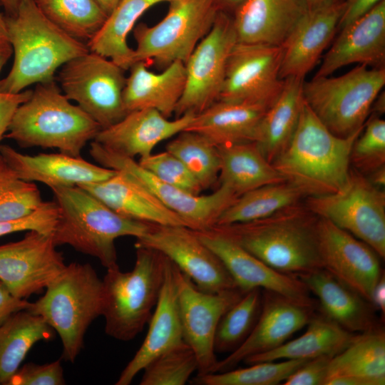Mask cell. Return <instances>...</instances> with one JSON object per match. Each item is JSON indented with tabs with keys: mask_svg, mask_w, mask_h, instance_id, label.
I'll list each match as a JSON object with an SVG mask.
<instances>
[{
	"mask_svg": "<svg viewBox=\"0 0 385 385\" xmlns=\"http://www.w3.org/2000/svg\"><path fill=\"white\" fill-rule=\"evenodd\" d=\"M318 222L299 202L265 218L215 226L268 266L296 277L322 268Z\"/></svg>",
	"mask_w": 385,
	"mask_h": 385,
	"instance_id": "1",
	"label": "cell"
},
{
	"mask_svg": "<svg viewBox=\"0 0 385 385\" xmlns=\"http://www.w3.org/2000/svg\"><path fill=\"white\" fill-rule=\"evenodd\" d=\"M363 128L348 137L337 136L304 101L292 140L272 164L305 197L336 192L347 181L351 148Z\"/></svg>",
	"mask_w": 385,
	"mask_h": 385,
	"instance_id": "2",
	"label": "cell"
},
{
	"mask_svg": "<svg viewBox=\"0 0 385 385\" xmlns=\"http://www.w3.org/2000/svg\"><path fill=\"white\" fill-rule=\"evenodd\" d=\"M4 16L14 61L0 80L1 92L16 93L32 84L55 81L58 68L89 51L86 43L49 21L33 0H20L15 14Z\"/></svg>",
	"mask_w": 385,
	"mask_h": 385,
	"instance_id": "3",
	"label": "cell"
},
{
	"mask_svg": "<svg viewBox=\"0 0 385 385\" xmlns=\"http://www.w3.org/2000/svg\"><path fill=\"white\" fill-rule=\"evenodd\" d=\"M59 215L52 232L55 245H67L97 258L108 269L119 267L116 239L144 236L153 224L123 217L80 186L51 190Z\"/></svg>",
	"mask_w": 385,
	"mask_h": 385,
	"instance_id": "4",
	"label": "cell"
},
{
	"mask_svg": "<svg viewBox=\"0 0 385 385\" xmlns=\"http://www.w3.org/2000/svg\"><path fill=\"white\" fill-rule=\"evenodd\" d=\"M101 129L53 81L36 84L30 98L17 108L4 138L24 148H55L78 157Z\"/></svg>",
	"mask_w": 385,
	"mask_h": 385,
	"instance_id": "5",
	"label": "cell"
},
{
	"mask_svg": "<svg viewBox=\"0 0 385 385\" xmlns=\"http://www.w3.org/2000/svg\"><path fill=\"white\" fill-rule=\"evenodd\" d=\"M130 272L108 269L103 280L101 316L105 332L117 340L133 339L148 323L164 282L166 257L153 249L135 246Z\"/></svg>",
	"mask_w": 385,
	"mask_h": 385,
	"instance_id": "6",
	"label": "cell"
},
{
	"mask_svg": "<svg viewBox=\"0 0 385 385\" xmlns=\"http://www.w3.org/2000/svg\"><path fill=\"white\" fill-rule=\"evenodd\" d=\"M45 289L28 310L58 333L62 357L74 362L83 347L88 327L101 316L103 280L90 264L72 262Z\"/></svg>",
	"mask_w": 385,
	"mask_h": 385,
	"instance_id": "7",
	"label": "cell"
},
{
	"mask_svg": "<svg viewBox=\"0 0 385 385\" xmlns=\"http://www.w3.org/2000/svg\"><path fill=\"white\" fill-rule=\"evenodd\" d=\"M385 84V68L358 64L337 77L304 81L303 96L318 119L334 135L348 137L361 129Z\"/></svg>",
	"mask_w": 385,
	"mask_h": 385,
	"instance_id": "8",
	"label": "cell"
},
{
	"mask_svg": "<svg viewBox=\"0 0 385 385\" xmlns=\"http://www.w3.org/2000/svg\"><path fill=\"white\" fill-rule=\"evenodd\" d=\"M158 24H138L133 30L136 61L168 66L187 61L198 43L210 31L219 12L215 0H175Z\"/></svg>",
	"mask_w": 385,
	"mask_h": 385,
	"instance_id": "9",
	"label": "cell"
},
{
	"mask_svg": "<svg viewBox=\"0 0 385 385\" xmlns=\"http://www.w3.org/2000/svg\"><path fill=\"white\" fill-rule=\"evenodd\" d=\"M307 207L385 257V192L354 168L337 192L307 197Z\"/></svg>",
	"mask_w": 385,
	"mask_h": 385,
	"instance_id": "10",
	"label": "cell"
},
{
	"mask_svg": "<svg viewBox=\"0 0 385 385\" xmlns=\"http://www.w3.org/2000/svg\"><path fill=\"white\" fill-rule=\"evenodd\" d=\"M126 78L124 69L90 51L63 65L58 76L66 97L76 101L101 129L128 113L123 99Z\"/></svg>",
	"mask_w": 385,
	"mask_h": 385,
	"instance_id": "11",
	"label": "cell"
},
{
	"mask_svg": "<svg viewBox=\"0 0 385 385\" xmlns=\"http://www.w3.org/2000/svg\"><path fill=\"white\" fill-rule=\"evenodd\" d=\"M90 155L101 166L123 172L141 184L167 207L182 217L194 230L215 226L223 211L238 197L224 185L209 195H192L160 180L138 162L91 142Z\"/></svg>",
	"mask_w": 385,
	"mask_h": 385,
	"instance_id": "12",
	"label": "cell"
},
{
	"mask_svg": "<svg viewBox=\"0 0 385 385\" xmlns=\"http://www.w3.org/2000/svg\"><path fill=\"white\" fill-rule=\"evenodd\" d=\"M237 42L232 16L219 11L210 31L185 63L186 80L175 113L198 114L217 101L227 62Z\"/></svg>",
	"mask_w": 385,
	"mask_h": 385,
	"instance_id": "13",
	"label": "cell"
},
{
	"mask_svg": "<svg viewBox=\"0 0 385 385\" xmlns=\"http://www.w3.org/2000/svg\"><path fill=\"white\" fill-rule=\"evenodd\" d=\"M282 58V46L237 42L217 100L269 108L284 86L279 77Z\"/></svg>",
	"mask_w": 385,
	"mask_h": 385,
	"instance_id": "14",
	"label": "cell"
},
{
	"mask_svg": "<svg viewBox=\"0 0 385 385\" xmlns=\"http://www.w3.org/2000/svg\"><path fill=\"white\" fill-rule=\"evenodd\" d=\"M177 281L183 340L197 357V375L212 373L218 361L214 349L218 323L245 292L237 287L217 292H204L178 268Z\"/></svg>",
	"mask_w": 385,
	"mask_h": 385,
	"instance_id": "15",
	"label": "cell"
},
{
	"mask_svg": "<svg viewBox=\"0 0 385 385\" xmlns=\"http://www.w3.org/2000/svg\"><path fill=\"white\" fill-rule=\"evenodd\" d=\"M135 246L160 252L204 292L237 287L221 260L188 227L153 224Z\"/></svg>",
	"mask_w": 385,
	"mask_h": 385,
	"instance_id": "16",
	"label": "cell"
},
{
	"mask_svg": "<svg viewBox=\"0 0 385 385\" xmlns=\"http://www.w3.org/2000/svg\"><path fill=\"white\" fill-rule=\"evenodd\" d=\"M52 234L26 232L18 241L0 245V280L11 293L26 299L40 292L66 267Z\"/></svg>",
	"mask_w": 385,
	"mask_h": 385,
	"instance_id": "17",
	"label": "cell"
},
{
	"mask_svg": "<svg viewBox=\"0 0 385 385\" xmlns=\"http://www.w3.org/2000/svg\"><path fill=\"white\" fill-rule=\"evenodd\" d=\"M194 231L221 260L237 287L243 292L253 289L267 290L300 304L316 307L315 300L298 277L268 266L216 226Z\"/></svg>",
	"mask_w": 385,
	"mask_h": 385,
	"instance_id": "18",
	"label": "cell"
},
{
	"mask_svg": "<svg viewBox=\"0 0 385 385\" xmlns=\"http://www.w3.org/2000/svg\"><path fill=\"white\" fill-rule=\"evenodd\" d=\"M318 245L322 268L371 303L374 288L384 273L376 252L363 241L321 217Z\"/></svg>",
	"mask_w": 385,
	"mask_h": 385,
	"instance_id": "19",
	"label": "cell"
},
{
	"mask_svg": "<svg viewBox=\"0 0 385 385\" xmlns=\"http://www.w3.org/2000/svg\"><path fill=\"white\" fill-rule=\"evenodd\" d=\"M262 295L261 311L252 332L237 349L217 361L212 373L231 370L250 356L274 349L306 327L315 314L316 307L279 294L262 290Z\"/></svg>",
	"mask_w": 385,
	"mask_h": 385,
	"instance_id": "20",
	"label": "cell"
},
{
	"mask_svg": "<svg viewBox=\"0 0 385 385\" xmlns=\"http://www.w3.org/2000/svg\"><path fill=\"white\" fill-rule=\"evenodd\" d=\"M195 115L187 113L170 120L153 108L135 110L101 129L93 140L118 155L143 158L152 154L162 141L184 131Z\"/></svg>",
	"mask_w": 385,
	"mask_h": 385,
	"instance_id": "21",
	"label": "cell"
},
{
	"mask_svg": "<svg viewBox=\"0 0 385 385\" xmlns=\"http://www.w3.org/2000/svg\"><path fill=\"white\" fill-rule=\"evenodd\" d=\"M344 9L340 0L305 12L282 44L281 79L304 78L334 36Z\"/></svg>",
	"mask_w": 385,
	"mask_h": 385,
	"instance_id": "22",
	"label": "cell"
},
{
	"mask_svg": "<svg viewBox=\"0 0 385 385\" xmlns=\"http://www.w3.org/2000/svg\"><path fill=\"white\" fill-rule=\"evenodd\" d=\"M340 31L314 77L329 76L352 63L384 67L385 0Z\"/></svg>",
	"mask_w": 385,
	"mask_h": 385,
	"instance_id": "23",
	"label": "cell"
},
{
	"mask_svg": "<svg viewBox=\"0 0 385 385\" xmlns=\"http://www.w3.org/2000/svg\"><path fill=\"white\" fill-rule=\"evenodd\" d=\"M0 153L20 178L51 190L100 183L117 172L60 152L29 155L4 144L0 145Z\"/></svg>",
	"mask_w": 385,
	"mask_h": 385,
	"instance_id": "24",
	"label": "cell"
},
{
	"mask_svg": "<svg viewBox=\"0 0 385 385\" xmlns=\"http://www.w3.org/2000/svg\"><path fill=\"white\" fill-rule=\"evenodd\" d=\"M177 271L178 267L166 257L165 279L148 322V333L115 384L129 385L152 359L184 342L178 305Z\"/></svg>",
	"mask_w": 385,
	"mask_h": 385,
	"instance_id": "25",
	"label": "cell"
},
{
	"mask_svg": "<svg viewBox=\"0 0 385 385\" xmlns=\"http://www.w3.org/2000/svg\"><path fill=\"white\" fill-rule=\"evenodd\" d=\"M116 171L102 182L78 186L127 218L159 225L189 227L182 217L167 207L147 188L127 174Z\"/></svg>",
	"mask_w": 385,
	"mask_h": 385,
	"instance_id": "26",
	"label": "cell"
},
{
	"mask_svg": "<svg viewBox=\"0 0 385 385\" xmlns=\"http://www.w3.org/2000/svg\"><path fill=\"white\" fill-rule=\"evenodd\" d=\"M296 277L317 297L321 313L343 329L362 333L378 326L372 304L324 269Z\"/></svg>",
	"mask_w": 385,
	"mask_h": 385,
	"instance_id": "27",
	"label": "cell"
},
{
	"mask_svg": "<svg viewBox=\"0 0 385 385\" xmlns=\"http://www.w3.org/2000/svg\"><path fill=\"white\" fill-rule=\"evenodd\" d=\"M307 11L301 0H248L232 16L237 42L282 46Z\"/></svg>",
	"mask_w": 385,
	"mask_h": 385,
	"instance_id": "28",
	"label": "cell"
},
{
	"mask_svg": "<svg viewBox=\"0 0 385 385\" xmlns=\"http://www.w3.org/2000/svg\"><path fill=\"white\" fill-rule=\"evenodd\" d=\"M144 61H136L129 68L123 93L125 109L128 113L153 108L169 118L175 113L185 88V63L174 61L160 73L150 71Z\"/></svg>",
	"mask_w": 385,
	"mask_h": 385,
	"instance_id": "29",
	"label": "cell"
},
{
	"mask_svg": "<svg viewBox=\"0 0 385 385\" xmlns=\"http://www.w3.org/2000/svg\"><path fill=\"white\" fill-rule=\"evenodd\" d=\"M385 333L377 326L356 334L351 342L332 357L324 385H384Z\"/></svg>",
	"mask_w": 385,
	"mask_h": 385,
	"instance_id": "30",
	"label": "cell"
},
{
	"mask_svg": "<svg viewBox=\"0 0 385 385\" xmlns=\"http://www.w3.org/2000/svg\"><path fill=\"white\" fill-rule=\"evenodd\" d=\"M267 108L258 104L217 100L196 114L185 130L201 135L217 147L255 142Z\"/></svg>",
	"mask_w": 385,
	"mask_h": 385,
	"instance_id": "31",
	"label": "cell"
},
{
	"mask_svg": "<svg viewBox=\"0 0 385 385\" xmlns=\"http://www.w3.org/2000/svg\"><path fill=\"white\" fill-rule=\"evenodd\" d=\"M304 78H284L283 88L267 109L258 127L255 143L271 163L287 147L296 130L304 103Z\"/></svg>",
	"mask_w": 385,
	"mask_h": 385,
	"instance_id": "32",
	"label": "cell"
},
{
	"mask_svg": "<svg viewBox=\"0 0 385 385\" xmlns=\"http://www.w3.org/2000/svg\"><path fill=\"white\" fill-rule=\"evenodd\" d=\"M307 327L300 337L270 351L250 356L243 362L250 364L286 359L307 360L322 356L333 357L345 349L356 335L322 314H314Z\"/></svg>",
	"mask_w": 385,
	"mask_h": 385,
	"instance_id": "33",
	"label": "cell"
},
{
	"mask_svg": "<svg viewBox=\"0 0 385 385\" xmlns=\"http://www.w3.org/2000/svg\"><path fill=\"white\" fill-rule=\"evenodd\" d=\"M220 158L219 185L238 196L257 188L285 181L254 142L218 146Z\"/></svg>",
	"mask_w": 385,
	"mask_h": 385,
	"instance_id": "34",
	"label": "cell"
},
{
	"mask_svg": "<svg viewBox=\"0 0 385 385\" xmlns=\"http://www.w3.org/2000/svg\"><path fill=\"white\" fill-rule=\"evenodd\" d=\"M165 0H120L86 43L90 51L105 56L125 71L136 62L127 37L137 20L151 6Z\"/></svg>",
	"mask_w": 385,
	"mask_h": 385,
	"instance_id": "35",
	"label": "cell"
},
{
	"mask_svg": "<svg viewBox=\"0 0 385 385\" xmlns=\"http://www.w3.org/2000/svg\"><path fill=\"white\" fill-rule=\"evenodd\" d=\"M53 329L28 309L13 314L0 324V385H8L33 346L50 340Z\"/></svg>",
	"mask_w": 385,
	"mask_h": 385,
	"instance_id": "36",
	"label": "cell"
},
{
	"mask_svg": "<svg viewBox=\"0 0 385 385\" xmlns=\"http://www.w3.org/2000/svg\"><path fill=\"white\" fill-rule=\"evenodd\" d=\"M305 197L287 181L265 185L238 196L219 217L215 225H228L267 217Z\"/></svg>",
	"mask_w": 385,
	"mask_h": 385,
	"instance_id": "37",
	"label": "cell"
},
{
	"mask_svg": "<svg viewBox=\"0 0 385 385\" xmlns=\"http://www.w3.org/2000/svg\"><path fill=\"white\" fill-rule=\"evenodd\" d=\"M53 24L87 43L100 29L107 14L94 0H33Z\"/></svg>",
	"mask_w": 385,
	"mask_h": 385,
	"instance_id": "38",
	"label": "cell"
},
{
	"mask_svg": "<svg viewBox=\"0 0 385 385\" xmlns=\"http://www.w3.org/2000/svg\"><path fill=\"white\" fill-rule=\"evenodd\" d=\"M262 289L246 291L221 317L215 335V353H231L249 337L262 307Z\"/></svg>",
	"mask_w": 385,
	"mask_h": 385,
	"instance_id": "39",
	"label": "cell"
},
{
	"mask_svg": "<svg viewBox=\"0 0 385 385\" xmlns=\"http://www.w3.org/2000/svg\"><path fill=\"white\" fill-rule=\"evenodd\" d=\"M166 150L185 164L203 190L218 183L220 170L218 148L205 137L184 130L167 144Z\"/></svg>",
	"mask_w": 385,
	"mask_h": 385,
	"instance_id": "40",
	"label": "cell"
},
{
	"mask_svg": "<svg viewBox=\"0 0 385 385\" xmlns=\"http://www.w3.org/2000/svg\"><path fill=\"white\" fill-rule=\"evenodd\" d=\"M307 360L257 362L245 368L196 375L190 382L197 385H276L284 382Z\"/></svg>",
	"mask_w": 385,
	"mask_h": 385,
	"instance_id": "41",
	"label": "cell"
},
{
	"mask_svg": "<svg viewBox=\"0 0 385 385\" xmlns=\"http://www.w3.org/2000/svg\"><path fill=\"white\" fill-rule=\"evenodd\" d=\"M43 201L36 185L20 178L0 153V221L27 216Z\"/></svg>",
	"mask_w": 385,
	"mask_h": 385,
	"instance_id": "42",
	"label": "cell"
},
{
	"mask_svg": "<svg viewBox=\"0 0 385 385\" xmlns=\"http://www.w3.org/2000/svg\"><path fill=\"white\" fill-rule=\"evenodd\" d=\"M198 363L192 349L184 342L155 357L143 369L140 385H184Z\"/></svg>",
	"mask_w": 385,
	"mask_h": 385,
	"instance_id": "43",
	"label": "cell"
},
{
	"mask_svg": "<svg viewBox=\"0 0 385 385\" xmlns=\"http://www.w3.org/2000/svg\"><path fill=\"white\" fill-rule=\"evenodd\" d=\"M354 169L366 175L385 165V120L377 115L364 123L350 155Z\"/></svg>",
	"mask_w": 385,
	"mask_h": 385,
	"instance_id": "44",
	"label": "cell"
},
{
	"mask_svg": "<svg viewBox=\"0 0 385 385\" xmlns=\"http://www.w3.org/2000/svg\"><path fill=\"white\" fill-rule=\"evenodd\" d=\"M138 162L160 180L188 193L198 195L203 190L185 164L166 150L140 158Z\"/></svg>",
	"mask_w": 385,
	"mask_h": 385,
	"instance_id": "45",
	"label": "cell"
},
{
	"mask_svg": "<svg viewBox=\"0 0 385 385\" xmlns=\"http://www.w3.org/2000/svg\"><path fill=\"white\" fill-rule=\"evenodd\" d=\"M56 202L43 201L31 214L21 218L0 221V237L29 230L52 234L58 219Z\"/></svg>",
	"mask_w": 385,
	"mask_h": 385,
	"instance_id": "46",
	"label": "cell"
},
{
	"mask_svg": "<svg viewBox=\"0 0 385 385\" xmlns=\"http://www.w3.org/2000/svg\"><path fill=\"white\" fill-rule=\"evenodd\" d=\"M66 381L61 366V359L37 364L27 363L11 376L8 385H63Z\"/></svg>",
	"mask_w": 385,
	"mask_h": 385,
	"instance_id": "47",
	"label": "cell"
},
{
	"mask_svg": "<svg viewBox=\"0 0 385 385\" xmlns=\"http://www.w3.org/2000/svg\"><path fill=\"white\" fill-rule=\"evenodd\" d=\"M332 357L311 359L295 370L282 383L284 385H324Z\"/></svg>",
	"mask_w": 385,
	"mask_h": 385,
	"instance_id": "48",
	"label": "cell"
},
{
	"mask_svg": "<svg viewBox=\"0 0 385 385\" xmlns=\"http://www.w3.org/2000/svg\"><path fill=\"white\" fill-rule=\"evenodd\" d=\"M32 90L16 93L0 91V143L7 133L19 106L31 96Z\"/></svg>",
	"mask_w": 385,
	"mask_h": 385,
	"instance_id": "49",
	"label": "cell"
},
{
	"mask_svg": "<svg viewBox=\"0 0 385 385\" xmlns=\"http://www.w3.org/2000/svg\"><path fill=\"white\" fill-rule=\"evenodd\" d=\"M31 302L14 296L0 280V324L13 314L29 309Z\"/></svg>",
	"mask_w": 385,
	"mask_h": 385,
	"instance_id": "50",
	"label": "cell"
},
{
	"mask_svg": "<svg viewBox=\"0 0 385 385\" xmlns=\"http://www.w3.org/2000/svg\"><path fill=\"white\" fill-rule=\"evenodd\" d=\"M382 0H344L345 9L341 17L339 29L351 24L372 9Z\"/></svg>",
	"mask_w": 385,
	"mask_h": 385,
	"instance_id": "51",
	"label": "cell"
},
{
	"mask_svg": "<svg viewBox=\"0 0 385 385\" xmlns=\"http://www.w3.org/2000/svg\"><path fill=\"white\" fill-rule=\"evenodd\" d=\"M371 303L375 310L381 312V314H385V274L381 275L376 284L375 285Z\"/></svg>",
	"mask_w": 385,
	"mask_h": 385,
	"instance_id": "52",
	"label": "cell"
},
{
	"mask_svg": "<svg viewBox=\"0 0 385 385\" xmlns=\"http://www.w3.org/2000/svg\"><path fill=\"white\" fill-rule=\"evenodd\" d=\"M248 0H215L219 11L230 16L234 14Z\"/></svg>",
	"mask_w": 385,
	"mask_h": 385,
	"instance_id": "53",
	"label": "cell"
},
{
	"mask_svg": "<svg viewBox=\"0 0 385 385\" xmlns=\"http://www.w3.org/2000/svg\"><path fill=\"white\" fill-rule=\"evenodd\" d=\"M365 176L374 186L381 189L384 188L385 185V165L372 171Z\"/></svg>",
	"mask_w": 385,
	"mask_h": 385,
	"instance_id": "54",
	"label": "cell"
},
{
	"mask_svg": "<svg viewBox=\"0 0 385 385\" xmlns=\"http://www.w3.org/2000/svg\"><path fill=\"white\" fill-rule=\"evenodd\" d=\"M12 54L13 49L8 39H0V72Z\"/></svg>",
	"mask_w": 385,
	"mask_h": 385,
	"instance_id": "55",
	"label": "cell"
},
{
	"mask_svg": "<svg viewBox=\"0 0 385 385\" xmlns=\"http://www.w3.org/2000/svg\"><path fill=\"white\" fill-rule=\"evenodd\" d=\"M307 10H314L333 4L340 0H301Z\"/></svg>",
	"mask_w": 385,
	"mask_h": 385,
	"instance_id": "56",
	"label": "cell"
},
{
	"mask_svg": "<svg viewBox=\"0 0 385 385\" xmlns=\"http://www.w3.org/2000/svg\"><path fill=\"white\" fill-rule=\"evenodd\" d=\"M101 9L108 16L120 0H94Z\"/></svg>",
	"mask_w": 385,
	"mask_h": 385,
	"instance_id": "57",
	"label": "cell"
},
{
	"mask_svg": "<svg viewBox=\"0 0 385 385\" xmlns=\"http://www.w3.org/2000/svg\"><path fill=\"white\" fill-rule=\"evenodd\" d=\"M20 0H0V4L3 6L6 15H13L17 10Z\"/></svg>",
	"mask_w": 385,
	"mask_h": 385,
	"instance_id": "58",
	"label": "cell"
},
{
	"mask_svg": "<svg viewBox=\"0 0 385 385\" xmlns=\"http://www.w3.org/2000/svg\"><path fill=\"white\" fill-rule=\"evenodd\" d=\"M372 107L375 110V112L379 114H382L385 111V98L384 92L380 93L375 101L373 103Z\"/></svg>",
	"mask_w": 385,
	"mask_h": 385,
	"instance_id": "59",
	"label": "cell"
},
{
	"mask_svg": "<svg viewBox=\"0 0 385 385\" xmlns=\"http://www.w3.org/2000/svg\"><path fill=\"white\" fill-rule=\"evenodd\" d=\"M0 39H7L5 16L0 12Z\"/></svg>",
	"mask_w": 385,
	"mask_h": 385,
	"instance_id": "60",
	"label": "cell"
},
{
	"mask_svg": "<svg viewBox=\"0 0 385 385\" xmlns=\"http://www.w3.org/2000/svg\"><path fill=\"white\" fill-rule=\"evenodd\" d=\"M165 1L170 2V1H175V0H165Z\"/></svg>",
	"mask_w": 385,
	"mask_h": 385,
	"instance_id": "61",
	"label": "cell"
}]
</instances>
